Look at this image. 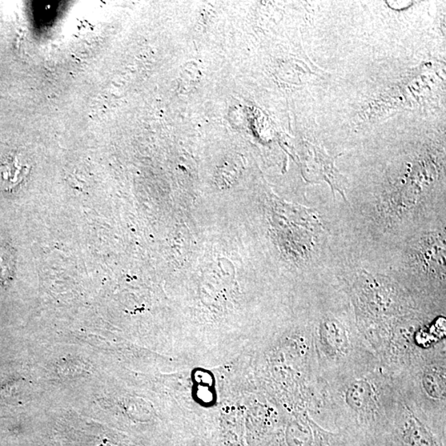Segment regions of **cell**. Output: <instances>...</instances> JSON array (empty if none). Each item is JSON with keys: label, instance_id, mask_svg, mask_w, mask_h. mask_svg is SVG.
<instances>
[{"label": "cell", "instance_id": "cell-1", "mask_svg": "<svg viewBox=\"0 0 446 446\" xmlns=\"http://www.w3.org/2000/svg\"><path fill=\"white\" fill-rule=\"evenodd\" d=\"M371 363L331 381V406L336 427L357 445L386 446L397 386Z\"/></svg>", "mask_w": 446, "mask_h": 446}, {"label": "cell", "instance_id": "cell-2", "mask_svg": "<svg viewBox=\"0 0 446 446\" xmlns=\"http://www.w3.org/2000/svg\"><path fill=\"white\" fill-rule=\"evenodd\" d=\"M445 445V421L429 416L397 387L386 446Z\"/></svg>", "mask_w": 446, "mask_h": 446}, {"label": "cell", "instance_id": "cell-3", "mask_svg": "<svg viewBox=\"0 0 446 446\" xmlns=\"http://www.w3.org/2000/svg\"><path fill=\"white\" fill-rule=\"evenodd\" d=\"M419 360V363L412 365L411 373L414 383L408 386L412 391L404 392L425 413L428 408H431L434 416L445 420V417L440 415L436 410L439 409L441 413L445 414V356L441 359L421 358Z\"/></svg>", "mask_w": 446, "mask_h": 446}, {"label": "cell", "instance_id": "cell-4", "mask_svg": "<svg viewBox=\"0 0 446 446\" xmlns=\"http://www.w3.org/2000/svg\"><path fill=\"white\" fill-rule=\"evenodd\" d=\"M411 256L415 267L425 275L442 280L445 274V244L441 235L429 233L414 243Z\"/></svg>", "mask_w": 446, "mask_h": 446}]
</instances>
